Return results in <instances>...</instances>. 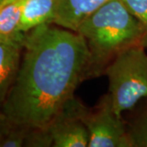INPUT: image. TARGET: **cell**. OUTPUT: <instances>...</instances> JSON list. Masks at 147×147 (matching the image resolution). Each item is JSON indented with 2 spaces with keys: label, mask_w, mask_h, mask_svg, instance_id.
<instances>
[{
  "label": "cell",
  "mask_w": 147,
  "mask_h": 147,
  "mask_svg": "<svg viewBox=\"0 0 147 147\" xmlns=\"http://www.w3.org/2000/svg\"><path fill=\"white\" fill-rule=\"evenodd\" d=\"M24 146L50 147L53 146L52 134L48 127H33L27 133Z\"/></svg>",
  "instance_id": "obj_11"
},
{
  "label": "cell",
  "mask_w": 147,
  "mask_h": 147,
  "mask_svg": "<svg viewBox=\"0 0 147 147\" xmlns=\"http://www.w3.org/2000/svg\"><path fill=\"white\" fill-rule=\"evenodd\" d=\"M55 15L56 0H24L19 30L26 34L43 24H53Z\"/></svg>",
  "instance_id": "obj_8"
},
{
  "label": "cell",
  "mask_w": 147,
  "mask_h": 147,
  "mask_svg": "<svg viewBox=\"0 0 147 147\" xmlns=\"http://www.w3.org/2000/svg\"><path fill=\"white\" fill-rule=\"evenodd\" d=\"M76 104L74 97L47 126L53 147H88L89 133L78 115Z\"/></svg>",
  "instance_id": "obj_5"
},
{
  "label": "cell",
  "mask_w": 147,
  "mask_h": 147,
  "mask_svg": "<svg viewBox=\"0 0 147 147\" xmlns=\"http://www.w3.org/2000/svg\"><path fill=\"white\" fill-rule=\"evenodd\" d=\"M133 147H147V112L128 130Z\"/></svg>",
  "instance_id": "obj_13"
},
{
  "label": "cell",
  "mask_w": 147,
  "mask_h": 147,
  "mask_svg": "<svg viewBox=\"0 0 147 147\" xmlns=\"http://www.w3.org/2000/svg\"><path fill=\"white\" fill-rule=\"evenodd\" d=\"M24 0H3L0 3V35L23 40L25 34L19 30Z\"/></svg>",
  "instance_id": "obj_9"
},
{
  "label": "cell",
  "mask_w": 147,
  "mask_h": 147,
  "mask_svg": "<svg viewBox=\"0 0 147 147\" xmlns=\"http://www.w3.org/2000/svg\"><path fill=\"white\" fill-rule=\"evenodd\" d=\"M90 54L88 78L105 73L117 55L129 47L146 45L141 23L121 0H109L84 20L77 30Z\"/></svg>",
  "instance_id": "obj_2"
},
{
  "label": "cell",
  "mask_w": 147,
  "mask_h": 147,
  "mask_svg": "<svg viewBox=\"0 0 147 147\" xmlns=\"http://www.w3.org/2000/svg\"><path fill=\"white\" fill-rule=\"evenodd\" d=\"M109 0H56L53 24L76 32L80 24Z\"/></svg>",
  "instance_id": "obj_7"
},
{
  "label": "cell",
  "mask_w": 147,
  "mask_h": 147,
  "mask_svg": "<svg viewBox=\"0 0 147 147\" xmlns=\"http://www.w3.org/2000/svg\"><path fill=\"white\" fill-rule=\"evenodd\" d=\"M3 1V0H0V3H2Z\"/></svg>",
  "instance_id": "obj_15"
},
{
  "label": "cell",
  "mask_w": 147,
  "mask_h": 147,
  "mask_svg": "<svg viewBox=\"0 0 147 147\" xmlns=\"http://www.w3.org/2000/svg\"><path fill=\"white\" fill-rule=\"evenodd\" d=\"M133 16L141 23L146 33L147 47V0H121Z\"/></svg>",
  "instance_id": "obj_12"
},
{
  "label": "cell",
  "mask_w": 147,
  "mask_h": 147,
  "mask_svg": "<svg viewBox=\"0 0 147 147\" xmlns=\"http://www.w3.org/2000/svg\"><path fill=\"white\" fill-rule=\"evenodd\" d=\"M4 38H4V37H3L0 35V41H2V40H3V39H4Z\"/></svg>",
  "instance_id": "obj_14"
},
{
  "label": "cell",
  "mask_w": 147,
  "mask_h": 147,
  "mask_svg": "<svg viewBox=\"0 0 147 147\" xmlns=\"http://www.w3.org/2000/svg\"><path fill=\"white\" fill-rule=\"evenodd\" d=\"M30 127L18 125L0 113V147L24 146Z\"/></svg>",
  "instance_id": "obj_10"
},
{
  "label": "cell",
  "mask_w": 147,
  "mask_h": 147,
  "mask_svg": "<svg viewBox=\"0 0 147 147\" xmlns=\"http://www.w3.org/2000/svg\"><path fill=\"white\" fill-rule=\"evenodd\" d=\"M23 40L4 38L0 41V109L20 68Z\"/></svg>",
  "instance_id": "obj_6"
},
{
  "label": "cell",
  "mask_w": 147,
  "mask_h": 147,
  "mask_svg": "<svg viewBox=\"0 0 147 147\" xmlns=\"http://www.w3.org/2000/svg\"><path fill=\"white\" fill-rule=\"evenodd\" d=\"M77 112L89 133L88 147H133L122 117L116 115L110 96L105 94L93 108L77 99Z\"/></svg>",
  "instance_id": "obj_4"
},
{
  "label": "cell",
  "mask_w": 147,
  "mask_h": 147,
  "mask_svg": "<svg viewBox=\"0 0 147 147\" xmlns=\"http://www.w3.org/2000/svg\"><path fill=\"white\" fill-rule=\"evenodd\" d=\"M146 47L137 45L123 51L109 64V94L116 115L131 110L147 96V54Z\"/></svg>",
  "instance_id": "obj_3"
},
{
  "label": "cell",
  "mask_w": 147,
  "mask_h": 147,
  "mask_svg": "<svg viewBox=\"0 0 147 147\" xmlns=\"http://www.w3.org/2000/svg\"><path fill=\"white\" fill-rule=\"evenodd\" d=\"M22 52L0 113L18 125L45 127L89 79V50L79 33L47 23L25 34Z\"/></svg>",
  "instance_id": "obj_1"
}]
</instances>
